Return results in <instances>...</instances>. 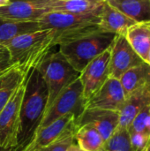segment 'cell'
Segmentation results:
<instances>
[{"label": "cell", "mask_w": 150, "mask_h": 151, "mask_svg": "<svg viewBox=\"0 0 150 151\" xmlns=\"http://www.w3.org/2000/svg\"><path fill=\"white\" fill-rule=\"evenodd\" d=\"M20 107L17 149L22 151L33 140L45 114L49 92L46 83L36 68L32 69L25 81Z\"/></svg>", "instance_id": "1"}, {"label": "cell", "mask_w": 150, "mask_h": 151, "mask_svg": "<svg viewBox=\"0 0 150 151\" xmlns=\"http://www.w3.org/2000/svg\"><path fill=\"white\" fill-rule=\"evenodd\" d=\"M54 46V29H42L21 35L4 45L11 62L17 65L27 76Z\"/></svg>", "instance_id": "2"}, {"label": "cell", "mask_w": 150, "mask_h": 151, "mask_svg": "<svg viewBox=\"0 0 150 151\" xmlns=\"http://www.w3.org/2000/svg\"><path fill=\"white\" fill-rule=\"evenodd\" d=\"M100 14H75L51 12L42 17L38 22L42 29H54V45H61L87 35L100 31Z\"/></svg>", "instance_id": "3"}, {"label": "cell", "mask_w": 150, "mask_h": 151, "mask_svg": "<svg viewBox=\"0 0 150 151\" xmlns=\"http://www.w3.org/2000/svg\"><path fill=\"white\" fill-rule=\"evenodd\" d=\"M116 34L97 31L59 45V51L78 72L111 48Z\"/></svg>", "instance_id": "4"}, {"label": "cell", "mask_w": 150, "mask_h": 151, "mask_svg": "<svg viewBox=\"0 0 150 151\" xmlns=\"http://www.w3.org/2000/svg\"><path fill=\"white\" fill-rule=\"evenodd\" d=\"M35 68L41 73L48 88L47 109L57 96L65 88L78 80L80 75V73L72 66L59 50L48 53Z\"/></svg>", "instance_id": "5"}, {"label": "cell", "mask_w": 150, "mask_h": 151, "mask_svg": "<svg viewBox=\"0 0 150 151\" xmlns=\"http://www.w3.org/2000/svg\"><path fill=\"white\" fill-rule=\"evenodd\" d=\"M86 103L87 100L83 96L82 84L79 78L65 88L48 107L39 128L47 127L67 114L73 115L75 119H77L86 110Z\"/></svg>", "instance_id": "6"}, {"label": "cell", "mask_w": 150, "mask_h": 151, "mask_svg": "<svg viewBox=\"0 0 150 151\" xmlns=\"http://www.w3.org/2000/svg\"><path fill=\"white\" fill-rule=\"evenodd\" d=\"M24 84L25 82L16 90L9 102L0 111L1 147H17V137L19 134L20 121V107L25 88Z\"/></svg>", "instance_id": "7"}, {"label": "cell", "mask_w": 150, "mask_h": 151, "mask_svg": "<svg viewBox=\"0 0 150 151\" xmlns=\"http://www.w3.org/2000/svg\"><path fill=\"white\" fill-rule=\"evenodd\" d=\"M55 0H17L10 1L0 7V18L18 21H38L45 14L51 12Z\"/></svg>", "instance_id": "8"}, {"label": "cell", "mask_w": 150, "mask_h": 151, "mask_svg": "<svg viewBox=\"0 0 150 151\" xmlns=\"http://www.w3.org/2000/svg\"><path fill=\"white\" fill-rule=\"evenodd\" d=\"M144 61L132 48L126 36L117 35L111 46L109 65L110 77L118 79L129 69L141 65Z\"/></svg>", "instance_id": "9"}, {"label": "cell", "mask_w": 150, "mask_h": 151, "mask_svg": "<svg viewBox=\"0 0 150 151\" xmlns=\"http://www.w3.org/2000/svg\"><path fill=\"white\" fill-rule=\"evenodd\" d=\"M111 48L90 61L80 72V81L83 88V96L86 100L95 94L110 77L109 65Z\"/></svg>", "instance_id": "10"}, {"label": "cell", "mask_w": 150, "mask_h": 151, "mask_svg": "<svg viewBox=\"0 0 150 151\" xmlns=\"http://www.w3.org/2000/svg\"><path fill=\"white\" fill-rule=\"evenodd\" d=\"M118 111L100 109H86L84 112L74 120V125L77 129L83 126L93 127L100 134L105 142L118 128Z\"/></svg>", "instance_id": "11"}, {"label": "cell", "mask_w": 150, "mask_h": 151, "mask_svg": "<svg viewBox=\"0 0 150 151\" xmlns=\"http://www.w3.org/2000/svg\"><path fill=\"white\" fill-rule=\"evenodd\" d=\"M125 100V92L119 80L109 77L102 88L87 100L86 109L119 111Z\"/></svg>", "instance_id": "12"}, {"label": "cell", "mask_w": 150, "mask_h": 151, "mask_svg": "<svg viewBox=\"0 0 150 151\" xmlns=\"http://www.w3.org/2000/svg\"><path fill=\"white\" fill-rule=\"evenodd\" d=\"M74 120L75 118L73 115L67 114L53 121L47 127L39 128L33 140L22 151H41L47 148L62 137L72 126Z\"/></svg>", "instance_id": "13"}, {"label": "cell", "mask_w": 150, "mask_h": 151, "mask_svg": "<svg viewBox=\"0 0 150 151\" xmlns=\"http://www.w3.org/2000/svg\"><path fill=\"white\" fill-rule=\"evenodd\" d=\"M150 104V85L143 87L126 97L125 103L118 111V128L127 129L137 114Z\"/></svg>", "instance_id": "14"}, {"label": "cell", "mask_w": 150, "mask_h": 151, "mask_svg": "<svg viewBox=\"0 0 150 151\" xmlns=\"http://www.w3.org/2000/svg\"><path fill=\"white\" fill-rule=\"evenodd\" d=\"M135 23L134 20L111 6L109 3L104 2L98 24L100 31L125 35L128 28Z\"/></svg>", "instance_id": "15"}, {"label": "cell", "mask_w": 150, "mask_h": 151, "mask_svg": "<svg viewBox=\"0 0 150 151\" xmlns=\"http://www.w3.org/2000/svg\"><path fill=\"white\" fill-rule=\"evenodd\" d=\"M26 78L25 73L17 65L0 73V111L16 90L25 82Z\"/></svg>", "instance_id": "16"}, {"label": "cell", "mask_w": 150, "mask_h": 151, "mask_svg": "<svg viewBox=\"0 0 150 151\" xmlns=\"http://www.w3.org/2000/svg\"><path fill=\"white\" fill-rule=\"evenodd\" d=\"M126 97L134 91L150 85V65L143 62L128 71L119 78Z\"/></svg>", "instance_id": "17"}, {"label": "cell", "mask_w": 150, "mask_h": 151, "mask_svg": "<svg viewBox=\"0 0 150 151\" xmlns=\"http://www.w3.org/2000/svg\"><path fill=\"white\" fill-rule=\"evenodd\" d=\"M125 36L132 48L145 62L150 49V21L136 22L128 28Z\"/></svg>", "instance_id": "18"}, {"label": "cell", "mask_w": 150, "mask_h": 151, "mask_svg": "<svg viewBox=\"0 0 150 151\" xmlns=\"http://www.w3.org/2000/svg\"><path fill=\"white\" fill-rule=\"evenodd\" d=\"M106 2L135 22L150 21V0H107Z\"/></svg>", "instance_id": "19"}, {"label": "cell", "mask_w": 150, "mask_h": 151, "mask_svg": "<svg viewBox=\"0 0 150 151\" xmlns=\"http://www.w3.org/2000/svg\"><path fill=\"white\" fill-rule=\"evenodd\" d=\"M42 29L38 21H18L0 18V42L4 47L7 42L19 35Z\"/></svg>", "instance_id": "20"}, {"label": "cell", "mask_w": 150, "mask_h": 151, "mask_svg": "<svg viewBox=\"0 0 150 151\" xmlns=\"http://www.w3.org/2000/svg\"><path fill=\"white\" fill-rule=\"evenodd\" d=\"M106 2V1H105ZM104 2L99 0H55L51 5V12H62L75 14L97 13L100 14Z\"/></svg>", "instance_id": "21"}, {"label": "cell", "mask_w": 150, "mask_h": 151, "mask_svg": "<svg viewBox=\"0 0 150 151\" xmlns=\"http://www.w3.org/2000/svg\"><path fill=\"white\" fill-rule=\"evenodd\" d=\"M75 142L83 151H103L104 141L91 126H83L75 134Z\"/></svg>", "instance_id": "22"}, {"label": "cell", "mask_w": 150, "mask_h": 151, "mask_svg": "<svg viewBox=\"0 0 150 151\" xmlns=\"http://www.w3.org/2000/svg\"><path fill=\"white\" fill-rule=\"evenodd\" d=\"M103 151H134L128 130L117 128L113 134L104 142Z\"/></svg>", "instance_id": "23"}, {"label": "cell", "mask_w": 150, "mask_h": 151, "mask_svg": "<svg viewBox=\"0 0 150 151\" xmlns=\"http://www.w3.org/2000/svg\"><path fill=\"white\" fill-rule=\"evenodd\" d=\"M129 133H139L150 140V104L143 108L127 128Z\"/></svg>", "instance_id": "24"}, {"label": "cell", "mask_w": 150, "mask_h": 151, "mask_svg": "<svg viewBox=\"0 0 150 151\" xmlns=\"http://www.w3.org/2000/svg\"><path fill=\"white\" fill-rule=\"evenodd\" d=\"M77 130L78 129L73 123L72 126L65 133L62 137H60L51 145L41 151H66L67 149L75 142V134Z\"/></svg>", "instance_id": "25"}, {"label": "cell", "mask_w": 150, "mask_h": 151, "mask_svg": "<svg viewBox=\"0 0 150 151\" xmlns=\"http://www.w3.org/2000/svg\"><path fill=\"white\" fill-rule=\"evenodd\" d=\"M10 58V55L6 48H3L0 50V73L9 69L12 65H14Z\"/></svg>", "instance_id": "26"}, {"label": "cell", "mask_w": 150, "mask_h": 151, "mask_svg": "<svg viewBox=\"0 0 150 151\" xmlns=\"http://www.w3.org/2000/svg\"><path fill=\"white\" fill-rule=\"evenodd\" d=\"M66 151H83L80 148V146L77 144V143H75V142L67 149V150Z\"/></svg>", "instance_id": "27"}, {"label": "cell", "mask_w": 150, "mask_h": 151, "mask_svg": "<svg viewBox=\"0 0 150 151\" xmlns=\"http://www.w3.org/2000/svg\"><path fill=\"white\" fill-rule=\"evenodd\" d=\"M0 151H19L17 147H12V148H4L0 146Z\"/></svg>", "instance_id": "28"}, {"label": "cell", "mask_w": 150, "mask_h": 151, "mask_svg": "<svg viewBox=\"0 0 150 151\" xmlns=\"http://www.w3.org/2000/svg\"><path fill=\"white\" fill-rule=\"evenodd\" d=\"M10 3V0H0V7L4 6Z\"/></svg>", "instance_id": "29"}, {"label": "cell", "mask_w": 150, "mask_h": 151, "mask_svg": "<svg viewBox=\"0 0 150 151\" xmlns=\"http://www.w3.org/2000/svg\"><path fill=\"white\" fill-rule=\"evenodd\" d=\"M145 62H146V63H148V64L150 65V49H149V52H148V55H147V58H146Z\"/></svg>", "instance_id": "30"}, {"label": "cell", "mask_w": 150, "mask_h": 151, "mask_svg": "<svg viewBox=\"0 0 150 151\" xmlns=\"http://www.w3.org/2000/svg\"><path fill=\"white\" fill-rule=\"evenodd\" d=\"M145 151H150V142L149 144L148 145V147H147V149H146V150Z\"/></svg>", "instance_id": "31"}, {"label": "cell", "mask_w": 150, "mask_h": 151, "mask_svg": "<svg viewBox=\"0 0 150 151\" xmlns=\"http://www.w3.org/2000/svg\"><path fill=\"white\" fill-rule=\"evenodd\" d=\"M3 48H4V46L1 44V42H0V50H1V49H3Z\"/></svg>", "instance_id": "32"}, {"label": "cell", "mask_w": 150, "mask_h": 151, "mask_svg": "<svg viewBox=\"0 0 150 151\" xmlns=\"http://www.w3.org/2000/svg\"><path fill=\"white\" fill-rule=\"evenodd\" d=\"M60 1H71V0H60Z\"/></svg>", "instance_id": "33"}, {"label": "cell", "mask_w": 150, "mask_h": 151, "mask_svg": "<svg viewBox=\"0 0 150 151\" xmlns=\"http://www.w3.org/2000/svg\"><path fill=\"white\" fill-rule=\"evenodd\" d=\"M99 1H103V2H105V1H107V0H99Z\"/></svg>", "instance_id": "34"}, {"label": "cell", "mask_w": 150, "mask_h": 151, "mask_svg": "<svg viewBox=\"0 0 150 151\" xmlns=\"http://www.w3.org/2000/svg\"><path fill=\"white\" fill-rule=\"evenodd\" d=\"M145 150H144V151H145Z\"/></svg>", "instance_id": "35"}]
</instances>
